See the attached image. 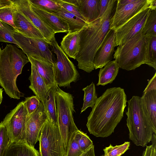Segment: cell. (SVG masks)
Instances as JSON below:
<instances>
[{"instance_id": "obj_1", "label": "cell", "mask_w": 156, "mask_h": 156, "mask_svg": "<svg viewBox=\"0 0 156 156\" xmlns=\"http://www.w3.org/2000/svg\"><path fill=\"white\" fill-rule=\"evenodd\" d=\"M127 101L123 89H107L98 98L87 118L86 126L90 133L96 137L110 136L123 117Z\"/></svg>"}, {"instance_id": "obj_2", "label": "cell", "mask_w": 156, "mask_h": 156, "mask_svg": "<svg viewBox=\"0 0 156 156\" xmlns=\"http://www.w3.org/2000/svg\"><path fill=\"white\" fill-rule=\"evenodd\" d=\"M117 1L110 0L103 14L80 30V47L76 59L79 69L87 73L94 69L95 56L111 30V19Z\"/></svg>"}, {"instance_id": "obj_3", "label": "cell", "mask_w": 156, "mask_h": 156, "mask_svg": "<svg viewBox=\"0 0 156 156\" xmlns=\"http://www.w3.org/2000/svg\"><path fill=\"white\" fill-rule=\"evenodd\" d=\"M29 62L28 57L16 45L7 44L4 48H0V86L11 98L19 100L24 96L16 82L23 67Z\"/></svg>"}, {"instance_id": "obj_4", "label": "cell", "mask_w": 156, "mask_h": 156, "mask_svg": "<svg viewBox=\"0 0 156 156\" xmlns=\"http://www.w3.org/2000/svg\"><path fill=\"white\" fill-rule=\"evenodd\" d=\"M127 102L129 139L136 146L145 147L151 141L153 134H156V129L151 123L141 97L133 96Z\"/></svg>"}, {"instance_id": "obj_5", "label": "cell", "mask_w": 156, "mask_h": 156, "mask_svg": "<svg viewBox=\"0 0 156 156\" xmlns=\"http://www.w3.org/2000/svg\"><path fill=\"white\" fill-rule=\"evenodd\" d=\"M142 30L124 44L118 46L114 51L113 58L119 68L130 71L145 64L146 37Z\"/></svg>"}, {"instance_id": "obj_6", "label": "cell", "mask_w": 156, "mask_h": 156, "mask_svg": "<svg viewBox=\"0 0 156 156\" xmlns=\"http://www.w3.org/2000/svg\"><path fill=\"white\" fill-rule=\"evenodd\" d=\"M55 86L57 123L66 154L72 135L79 129L73 118V113L75 112L73 96L62 90L55 83Z\"/></svg>"}, {"instance_id": "obj_7", "label": "cell", "mask_w": 156, "mask_h": 156, "mask_svg": "<svg viewBox=\"0 0 156 156\" xmlns=\"http://www.w3.org/2000/svg\"><path fill=\"white\" fill-rule=\"evenodd\" d=\"M39 136L40 156H66L58 126L52 123L48 117Z\"/></svg>"}, {"instance_id": "obj_8", "label": "cell", "mask_w": 156, "mask_h": 156, "mask_svg": "<svg viewBox=\"0 0 156 156\" xmlns=\"http://www.w3.org/2000/svg\"><path fill=\"white\" fill-rule=\"evenodd\" d=\"M54 52L57 57L53 68L55 83L58 87H69L80 77L75 66L60 48L55 40L51 42Z\"/></svg>"}, {"instance_id": "obj_9", "label": "cell", "mask_w": 156, "mask_h": 156, "mask_svg": "<svg viewBox=\"0 0 156 156\" xmlns=\"http://www.w3.org/2000/svg\"><path fill=\"white\" fill-rule=\"evenodd\" d=\"M28 113L24 101L20 102L2 121L11 143L23 142Z\"/></svg>"}, {"instance_id": "obj_10", "label": "cell", "mask_w": 156, "mask_h": 156, "mask_svg": "<svg viewBox=\"0 0 156 156\" xmlns=\"http://www.w3.org/2000/svg\"><path fill=\"white\" fill-rule=\"evenodd\" d=\"M13 35L20 48L28 57L40 59L53 64L52 54L49 45L51 42L45 40L26 37L14 29Z\"/></svg>"}, {"instance_id": "obj_11", "label": "cell", "mask_w": 156, "mask_h": 156, "mask_svg": "<svg viewBox=\"0 0 156 156\" xmlns=\"http://www.w3.org/2000/svg\"><path fill=\"white\" fill-rule=\"evenodd\" d=\"M151 9L150 6L142 10L115 30V46L124 44L142 30Z\"/></svg>"}, {"instance_id": "obj_12", "label": "cell", "mask_w": 156, "mask_h": 156, "mask_svg": "<svg viewBox=\"0 0 156 156\" xmlns=\"http://www.w3.org/2000/svg\"><path fill=\"white\" fill-rule=\"evenodd\" d=\"M47 117L44 106L41 101L37 110L27 115L24 142L31 147H34L39 141L40 131Z\"/></svg>"}, {"instance_id": "obj_13", "label": "cell", "mask_w": 156, "mask_h": 156, "mask_svg": "<svg viewBox=\"0 0 156 156\" xmlns=\"http://www.w3.org/2000/svg\"><path fill=\"white\" fill-rule=\"evenodd\" d=\"M152 1V0H136L133 2L116 8L111 19L110 29L115 30L142 10L151 7Z\"/></svg>"}, {"instance_id": "obj_14", "label": "cell", "mask_w": 156, "mask_h": 156, "mask_svg": "<svg viewBox=\"0 0 156 156\" xmlns=\"http://www.w3.org/2000/svg\"><path fill=\"white\" fill-rule=\"evenodd\" d=\"M12 2L16 8L41 31L47 41L51 42L55 39L53 31L32 10L29 0H14Z\"/></svg>"}, {"instance_id": "obj_15", "label": "cell", "mask_w": 156, "mask_h": 156, "mask_svg": "<svg viewBox=\"0 0 156 156\" xmlns=\"http://www.w3.org/2000/svg\"><path fill=\"white\" fill-rule=\"evenodd\" d=\"M12 5L13 21L15 26L14 30L26 37L41 39L49 42L45 38L41 31L13 4Z\"/></svg>"}, {"instance_id": "obj_16", "label": "cell", "mask_w": 156, "mask_h": 156, "mask_svg": "<svg viewBox=\"0 0 156 156\" xmlns=\"http://www.w3.org/2000/svg\"><path fill=\"white\" fill-rule=\"evenodd\" d=\"M115 32L111 30L108 34L94 59V69L102 68L112 59L115 46Z\"/></svg>"}, {"instance_id": "obj_17", "label": "cell", "mask_w": 156, "mask_h": 156, "mask_svg": "<svg viewBox=\"0 0 156 156\" xmlns=\"http://www.w3.org/2000/svg\"><path fill=\"white\" fill-rule=\"evenodd\" d=\"M29 79L30 82L29 88L43 103L46 112L48 90L44 80L32 65H31V73Z\"/></svg>"}, {"instance_id": "obj_18", "label": "cell", "mask_w": 156, "mask_h": 156, "mask_svg": "<svg viewBox=\"0 0 156 156\" xmlns=\"http://www.w3.org/2000/svg\"><path fill=\"white\" fill-rule=\"evenodd\" d=\"M32 10L54 32L67 33L69 32V27L66 23L55 15L34 6L31 4Z\"/></svg>"}, {"instance_id": "obj_19", "label": "cell", "mask_w": 156, "mask_h": 156, "mask_svg": "<svg viewBox=\"0 0 156 156\" xmlns=\"http://www.w3.org/2000/svg\"><path fill=\"white\" fill-rule=\"evenodd\" d=\"M80 31L68 32L63 37L60 46L68 57L74 59L79 49Z\"/></svg>"}, {"instance_id": "obj_20", "label": "cell", "mask_w": 156, "mask_h": 156, "mask_svg": "<svg viewBox=\"0 0 156 156\" xmlns=\"http://www.w3.org/2000/svg\"><path fill=\"white\" fill-rule=\"evenodd\" d=\"M29 62L37 69L44 80L48 90L55 83L53 71V64L40 59L28 57Z\"/></svg>"}, {"instance_id": "obj_21", "label": "cell", "mask_w": 156, "mask_h": 156, "mask_svg": "<svg viewBox=\"0 0 156 156\" xmlns=\"http://www.w3.org/2000/svg\"><path fill=\"white\" fill-rule=\"evenodd\" d=\"M99 1L100 0H81L78 10L87 23L98 18Z\"/></svg>"}, {"instance_id": "obj_22", "label": "cell", "mask_w": 156, "mask_h": 156, "mask_svg": "<svg viewBox=\"0 0 156 156\" xmlns=\"http://www.w3.org/2000/svg\"><path fill=\"white\" fill-rule=\"evenodd\" d=\"M104 67L99 71L98 82L97 86H104L112 83L117 76L119 68L115 60L110 61Z\"/></svg>"}, {"instance_id": "obj_23", "label": "cell", "mask_w": 156, "mask_h": 156, "mask_svg": "<svg viewBox=\"0 0 156 156\" xmlns=\"http://www.w3.org/2000/svg\"><path fill=\"white\" fill-rule=\"evenodd\" d=\"M4 156H40L39 151L23 142L11 143Z\"/></svg>"}, {"instance_id": "obj_24", "label": "cell", "mask_w": 156, "mask_h": 156, "mask_svg": "<svg viewBox=\"0 0 156 156\" xmlns=\"http://www.w3.org/2000/svg\"><path fill=\"white\" fill-rule=\"evenodd\" d=\"M53 14L59 17L67 24L69 28L68 32L80 30L88 23L62 7L57 12Z\"/></svg>"}, {"instance_id": "obj_25", "label": "cell", "mask_w": 156, "mask_h": 156, "mask_svg": "<svg viewBox=\"0 0 156 156\" xmlns=\"http://www.w3.org/2000/svg\"><path fill=\"white\" fill-rule=\"evenodd\" d=\"M141 97L151 123L156 129V90L144 93Z\"/></svg>"}, {"instance_id": "obj_26", "label": "cell", "mask_w": 156, "mask_h": 156, "mask_svg": "<svg viewBox=\"0 0 156 156\" xmlns=\"http://www.w3.org/2000/svg\"><path fill=\"white\" fill-rule=\"evenodd\" d=\"M55 92V83L48 90L46 113L51 122L57 124Z\"/></svg>"}, {"instance_id": "obj_27", "label": "cell", "mask_w": 156, "mask_h": 156, "mask_svg": "<svg viewBox=\"0 0 156 156\" xmlns=\"http://www.w3.org/2000/svg\"><path fill=\"white\" fill-rule=\"evenodd\" d=\"M146 37V64L156 70V36Z\"/></svg>"}, {"instance_id": "obj_28", "label": "cell", "mask_w": 156, "mask_h": 156, "mask_svg": "<svg viewBox=\"0 0 156 156\" xmlns=\"http://www.w3.org/2000/svg\"><path fill=\"white\" fill-rule=\"evenodd\" d=\"M82 90L84 92V95L83 105L80 113L85 111L89 107L92 108L98 98L95 85L93 82L90 85L83 88Z\"/></svg>"}, {"instance_id": "obj_29", "label": "cell", "mask_w": 156, "mask_h": 156, "mask_svg": "<svg viewBox=\"0 0 156 156\" xmlns=\"http://www.w3.org/2000/svg\"><path fill=\"white\" fill-rule=\"evenodd\" d=\"M29 1L32 5L52 13L57 12L61 8L57 0H29Z\"/></svg>"}, {"instance_id": "obj_30", "label": "cell", "mask_w": 156, "mask_h": 156, "mask_svg": "<svg viewBox=\"0 0 156 156\" xmlns=\"http://www.w3.org/2000/svg\"><path fill=\"white\" fill-rule=\"evenodd\" d=\"M14 28L8 24L0 21V42H7L16 44L20 48L19 43L13 35Z\"/></svg>"}, {"instance_id": "obj_31", "label": "cell", "mask_w": 156, "mask_h": 156, "mask_svg": "<svg viewBox=\"0 0 156 156\" xmlns=\"http://www.w3.org/2000/svg\"><path fill=\"white\" fill-rule=\"evenodd\" d=\"M156 9H151L142 30L145 36H156Z\"/></svg>"}, {"instance_id": "obj_32", "label": "cell", "mask_w": 156, "mask_h": 156, "mask_svg": "<svg viewBox=\"0 0 156 156\" xmlns=\"http://www.w3.org/2000/svg\"><path fill=\"white\" fill-rule=\"evenodd\" d=\"M130 142H125L123 144L113 146L111 144L103 149L104 154L108 156H121L129 149Z\"/></svg>"}, {"instance_id": "obj_33", "label": "cell", "mask_w": 156, "mask_h": 156, "mask_svg": "<svg viewBox=\"0 0 156 156\" xmlns=\"http://www.w3.org/2000/svg\"><path fill=\"white\" fill-rule=\"evenodd\" d=\"M77 131L74 132L72 135L66 156H80L83 153L78 142Z\"/></svg>"}, {"instance_id": "obj_34", "label": "cell", "mask_w": 156, "mask_h": 156, "mask_svg": "<svg viewBox=\"0 0 156 156\" xmlns=\"http://www.w3.org/2000/svg\"><path fill=\"white\" fill-rule=\"evenodd\" d=\"M10 143L6 129L1 122H0V156H4Z\"/></svg>"}, {"instance_id": "obj_35", "label": "cell", "mask_w": 156, "mask_h": 156, "mask_svg": "<svg viewBox=\"0 0 156 156\" xmlns=\"http://www.w3.org/2000/svg\"><path fill=\"white\" fill-rule=\"evenodd\" d=\"M13 5L0 8V21L15 28L13 16Z\"/></svg>"}, {"instance_id": "obj_36", "label": "cell", "mask_w": 156, "mask_h": 156, "mask_svg": "<svg viewBox=\"0 0 156 156\" xmlns=\"http://www.w3.org/2000/svg\"><path fill=\"white\" fill-rule=\"evenodd\" d=\"M78 142L81 151L84 152L93 145V143L89 136L82 131H77Z\"/></svg>"}, {"instance_id": "obj_37", "label": "cell", "mask_w": 156, "mask_h": 156, "mask_svg": "<svg viewBox=\"0 0 156 156\" xmlns=\"http://www.w3.org/2000/svg\"><path fill=\"white\" fill-rule=\"evenodd\" d=\"M40 101L36 96H32L25 98L24 104L29 115L34 112L39 107Z\"/></svg>"}, {"instance_id": "obj_38", "label": "cell", "mask_w": 156, "mask_h": 156, "mask_svg": "<svg viewBox=\"0 0 156 156\" xmlns=\"http://www.w3.org/2000/svg\"><path fill=\"white\" fill-rule=\"evenodd\" d=\"M57 0L61 7H63L66 10L75 15L80 19L86 22L84 18L77 9L68 3L63 2L62 0Z\"/></svg>"}, {"instance_id": "obj_39", "label": "cell", "mask_w": 156, "mask_h": 156, "mask_svg": "<svg viewBox=\"0 0 156 156\" xmlns=\"http://www.w3.org/2000/svg\"><path fill=\"white\" fill-rule=\"evenodd\" d=\"M152 90H156V73L149 81L148 84L143 91V93Z\"/></svg>"}, {"instance_id": "obj_40", "label": "cell", "mask_w": 156, "mask_h": 156, "mask_svg": "<svg viewBox=\"0 0 156 156\" xmlns=\"http://www.w3.org/2000/svg\"><path fill=\"white\" fill-rule=\"evenodd\" d=\"M110 0H100L99 8L100 13L98 18L101 17L106 10Z\"/></svg>"}, {"instance_id": "obj_41", "label": "cell", "mask_w": 156, "mask_h": 156, "mask_svg": "<svg viewBox=\"0 0 156 156\" xmlns=\"http://www.w3.org/2000/svg\"><path fill=\"white\" fill-rule=\"evenodd\" d=\"M62 1L65 3L71 5L78 10L81 3V0H62Z\"/></svg>"}, {"instance_id": "obj_42", "label": "cell", "mask_w": 156, "mask_h": 156, "mask_svg": "<svg viewBox=\"0 0 156 156\" xmlns=\"http://www.w3.org/2000/svg\"><path fill=\"white\" fill-rule=\"evenodd\" d=\"M153 147L152 144L149 146L147 145L142 156H153Z\"/></svg>"}, {"instance_id": "obj_43", "label": "cell", "mask_w": 156, "mask_h": 156, "mask_svg": "<svg viewBox=\"0 0 156 156\" xmlns=\"http://www.w3.org/2000/svg\"><path fill=\"white\" fill-rule=\"evenodd\" d=\"M80 156H95L94 145H93L90 146L84 151Z\"/></svg>"}, {"instance_id": "obj_44", "label": "cell", "mask_w": 156, "mask_h": 156, "mask_svg": "<svg viewBox=\"0 0 156 156\" xmlns=\"http://www.w3.org/2000/svg\"><path fill=\"white\" fill-rule=\"evenodd\" d=\"M136 0H118L117 1L116 8H119L121 6L134 2Z\"/></svg>"}, {"instance_id": "obj_45", "label": "cell", "mask_w": 156, "mask_h": 156, "mask_svg": "<svg viewBox=\"0 0 156 156\" xmlns=\"http://www.w3.org/2000/svg\"><path fill=\"white\" fill-rule=\"evenodd\" d=\"M12 0H0V8L12 5Z\"/></svg>"}, {"instance_id": "obj_46", "label": "cell", "mask_w": 156, "mask_h": 156, "mask_svg": "<svg viewBox=\"0 0 156 156\" xmlns=\"http://www.w3.org/2000/svg\"><path fill=\"white\" fill-rule=\"evenodd\" d=\"M152 144L153 147V156H156V143L153 142Z\"/></svg>"}, {"instance_id": "obj_47", "label": "cell", "mask_w": 156, "mask_h": 156, "mask_svg": "<svg viewBox=\"0 0 156 156\" xmlns=\"http://www.w3.org/2000/svg\"><path fill=\"white\" fill-rule=\"evenodd\" d=\"M3 88H0V105H1L3 99Z\"/></svg>"}, {"instance_id": "obj_48", "label": "cell", "mask_w": 156, "mask_h": 156, "mask_svg": "<svg viewBox=\"0 0 156 156\" xmlns=\"http://www.w3.org/2000/svg\"><path fill=\"white\" fill-rule=\"evenodd\" d=\"M101 156H108L107 154H103V155H101Z\"/></svg>"}]
</instances>
